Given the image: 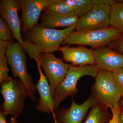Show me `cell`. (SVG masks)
<instances>
[{
    "instance_id": "obj_1",
    "label": "cell",
    "mask_w": 123,
    "mask_h": 123,
    "mask_svg": "<svg viewBox=\"0 0 123 123\" xmlns=\"http://www.w3.org/2000/svg\"><path fill=\"white\" fill-rule=\"evenodd\" d=\"M75 29L73 27L63 30L49 29L38 24L26 33L25 38L21 47L28 53L30 59L36 61L40 54L53 53L59 51L61 44Z\"/></svg>"
},
{
    "instance_id": "obj_2",
    "label": "cell",
    "mask_w": 123,
    "mask_h": 123,
    "mask_svg": "<svg viewBox=\"0 0 123 123\" xmlns=\"http://www.w3.org/2000/svg\"><path fill=\"white\" fill-rule=\"evenodd\" d=\"M123 37V33L110 26L104 29L74 31L64 40L62 44L89 46L96 49L110 44Z\"/></svg>"
},
{
    "instance_id": "obj_3",
    "label": "cell",
    "mask_w": 123,
    "mask_h": 123,
    "mask_svg": "<svg viewBox=\"0 0 123 123\" xmlns=\"http://www.w3.org/2000/svg\"><path fill=\"white\" fill-rule=\"evenodd\" d=\"M0 85V92L4 99L0 112L5 117L11 115L16 119L22 112L24 100L29 96L28 91L20 80L11 77Z\"/></svg>"
},
{
    "instance_id": "obj_4",
    "label": "cell",
    "mask_w": 123,
    "mask_h": 123,
    "mask_svg": "<svg viewBox=\"0 0 123 123\" xmlns=\"http://www.w3.org/2000/svg\"><path fill=\"white\" fill-rule=\"evenodd\" d=\"M99 69L95 64L84 66H76L71 65L66 76L55 89L53 101L56 109L60 103L68 96H73L78 92L77 85L81 77L90 76L95 78Z\"/></svg>"
},
{
    "instance_id": "obj_5",
    "label": "cell",
    "mask_w": 123,
    "mask_h": 123,
    "mask_svg": "<svg viewBox=\"0 0 123 123\" xmlns=\"http://www.w3.org/2000/svg\"><path fill=\"white\" fill-rule=\"evenodd\" d=\"M98 103L110 109L119 104L122 97L115 84L112 72L99 69L92 88Z\"/></svg>"
},
{
    "instance_id": "obj_6",
    "label": "cell",
    "mask_w": 123,
    "mask_h": 123,
    "mask_svg": "<svg viewBox=\"0 0 123 123\" xmlns=\"http://www.w3.org/2000/svg\"><path fill=\"white\" fill-rule=\"evenodd\" d=\"M6 56L13 76L19 78L26 88L31 99L35 102L36 87L27 72L25 54L18 43L13 42L9 46Z\"/></svg>"
},
{
    "instance_id": "obj_7",
    "label": "cell",
    "mask_w": 123,
    "mask_h": 123,
    "mask_svg": "<svg viewBox=\"0 0 123 123\" xmlns=\"http://www.w3.org/2000/svg\"><path fill=\"white\" fill-rule=\"evenodd\" d=\"M37 64L43 69L49 81L53 99L56 86L63 80L71 64L64 63L52 53L40 54Z\"/></svg>"
},
{
    "instance_id": "obj_8",
    "label": "cell",
    "mask_w": 123,
    "mask_h": 123,
    "mask_svg": "<svg viewBox=\"0 0 123 123\" xmlns=\"http://www.w3.org/2000/svg\"><path fill=\"white\" fill-rule=\"evenodd\" d=\"M111 7L109 5L94 4L88 13L79 18L76 31L98 30L110 26Z\"/></svg>"
},
{
    "instance_id": "obj_9",
    "label": "cell",
    "mask_w": 123,
    "mask_h": 123,
    "mask_svg": "<svg viewBox=\"0 0 123 123\" xmlns=\"http://www.w3.org/2000/svg\"><path fill=\"white\" fill-rule=\"evenodd\" d=\"M58 0H19L22 10L21 30L26 33L38 24L41 12Z\"/></svg>"
},
{
    "instance_id": "obj_10",
    "label": "cell",
    "mask_w": 123,
    "mask_h": 123,
    "mask_svg": "<svg viewBox=\"0 0 123 123\" xmlns=\"http://www.w3.org/2000/svg\"><path fill=\"white\" fill-rule=\"evenodd\" d=\"M20 9L19 0H1L0 14L12 31L14 38L21 46L24 42L21 35V26L18 15Z\"/></svg>"
},
{
    "instance_id": "obj_11",
    "label": "cell",
    "mask_w": 123,
    "mask_h": 123,
    "mask_svg": "<svg viewBox=\"0 0 123 123\" xmlns=\"http://www.w3.org/2000/svg\"><path fill=\"white\" fill-rule=\"evenodd\" d=\"M94 53L95 64L99 69L112 72L123 68V54L105 46L95 49Z\"/></svg>"
},
{
    "instance_id": "obj_12",
    "label": "cell",
    "mask_w": 123,
    "mask_h": 123,
    "mask_svg": "<svg viewBox=\"0 0 123 123\" xmlns=\"http://www.w3.org/2000/svg\"><path fill=\"white\" fill-rule=\"evenodd\" d=\"M59 51L62 52L64 60L76 66H84L95 64L94 50L84 46L70 47H61Z\"/></svg>"
},
{
    "instance_id": "obj_13",
    "label": "cell",
    "mask_w": 123,
    "mask_h": 123,
    "mask_svg": "<svg viewBox=\"0 0 123 123\" xmlns=\"http://www.w3.org/2000/svg\"><path fill=\"white\" fill-rule=\"evenodd\" d=\"M37 66L40 77L36 87L39 94L40 98L36 108L40 112L48 114L53 113L56 108L51 93L50 85L47 78L43 73L39 65L37 64Z\"/></svg>"
},
{
    "instance_id": "obj_14",
    "label": "cell",
    "mask_w": 123,
    "mask_h": 123,
    "mask_svg": "<svg viewBox=\"0 0 123 123\" xmlns=\"http://www.w3.org/2000/svg\"><path fill=\"white\" fill-rule=\"evenodd\" d=\"M79 18L74 12L61 14L44 11L41 17L40 25L45 28L55 29L59 27H73L76 29Z\"/></svg>"
},
{
    "instance_id": "obj_15",
    "label": "cell",
    "mask_w": 123,
    "mask_h": 123,
    "mask_svg": "<svg viewBox=\"0 0 123 123\" xmlns=\"http://www.w3.org/2000/svg\"><path fill=\"white\" fill-rule=\"evenodd\" d=\"M98 104L97 99L91 95L81 105L73 100L69 108L64 111L61 117L62 123H81L90 108Z\"/></svg>"
},
{
    "instance_id": "obj_16",
    "label": "cell",
    "mask_w": 123,
    "mask_h": 123,
    "mask_svg": "<svg viewBox=\"0 0 123 123\" xmlns=\"http://www.w3.org/2000/svg\"><path fill=\"white\" fill-rule=\"evenodd\" d=\"M119 1L111 6L109 23L110 26L123 34V1Z\"/></svg>"
},
{
    "instance_id": "obj_17",
    "label": "cell",
    "mask_w": 123,
    "mask_h": 123,
    "mask_svg": "<svg viewBox=\"0 0 123 123\" xmlns=\"http://www.w3.org/2000/svg\"><path fill=\"white\" fill-rule=\"evenodd\" d=\"M107 108L98 103L94 106L84 123H109L111 119L108 116Z\"/></svg>"
},
{
    "instance_id": "obj_18",
    "label": "cell",
    "mask_w": 123,
    "mask_h": 123,
    "mask_svg": "<svg viewBox=\"0 0 123 123\" xmlns=\"http://www.w3.org/2000/svg\"><path fill=\"white\" fill-rule=\"evenodd\" d=\"M79 18L85 15L93 6L92 0H64Z\"/></svg>"
},
{
    "instance_id": "obj_19",
    "label": "cell",
    "mask_w": 123,
    "mask_h": 123,
    "mask_svg": "<svg viewBox=\"0 0 123 123\" xmlns=\"http://www.w3.org/2000/svg\"><path fill=\"white\" fill-rule=\"evenodd\" d=\"M43 11L54 12L61 14H68L74 12L73 9L64 0H58L55 4L44 9Z\"/></svg>"
},
{
    "instance_id": "obj_20",
    "label": "cell",
    "mask_w": 123,
    "mask_h": 123,
    "mask_svg": "<svg viewBox=\"0 0 123 123\" xmlns=\"http://www.w3.org/2000/svg\"><path fill=\"white\" fill-rule=\"evenodd\" d=\"M14 38L12 31L7 23L1 17H0V40L3 41L13 40Z\"/></svg>"
},
{
    "instance_id": "obj_21",
    "label": "cell",
    "mask_w": 123,
    "mask_h": 123,
    "mask_svg": "<svg viewBox=\"0 0 123 123\" xmlns=\"http://www.w3.org/2000/svg\"><path fill=\"white\" fill-rule=\"evenodd\" d=\"M112 73L116 85L123 98V68L115 70Z\"/></svg>"
},
{
    "instance_id": "obj_22",
    "label": "cell",
    "mask_w": 123,
    "mask_h": 123,
    "mask_svg": "<svg viewBox=\"0 0 123 123\" xmlns=\"http://www.w3.org/2000/svg\"><path fill=\"white\" fill-rule=\"evenodd\" d=\"M8 62L6 56L0 59V83L8 80L9 68L8 67Z\"/></svg>"
},
{
    "instance_id": "obj_23",
    "label": "cell",
    "mask_w": 123,
    "mask_h": 123,
    "mask_svg": "<svg viewBox=\"0 0 123 123\" xmlns=\"http://www.w3.org/2000/svg\"><path fill=\"white\" fill-rule=\"evenodd\" d=\"M111 109L112 112V117L109 123H122L120 115L121 109L119 104L116 107Z\"/></svg>"
},
{
    "instance_id": "obj_24",
    "label": "cell",
    "mask_w": 123,
    "mask_h": 123,
    "mask_svg": "<svg viewBox=\"0 0 123 123\" xmlns=\"http://www.w3.org/2000/svg\"><path fill=\"white\" fill-rule=\"evenodd\" d=\"M110 48L118 53L123 54V37L110 44Z\"/></svg>"
},
{
    "instance_id": "obj_25",
    "label": "cell",
    "mask_w": 123,
    "mask_h": 123,
    "mask_svg": "<svg viewBox=\"0 0 123 123\" xmlns=\"http://www.w3.org/2000/svg\"><path fill=\"white\" fill-rule=\"evenodd\" d=\"M13 42V40H0V59L6 57V54L9 46Z\"/></svg>"
},
{
    "instance_id": "obj_26",
    "label": "cell",
    "mask_w": 123,
    "mask_h": 123,
    "mask_svg": "<svg viewBox=\"0 0 123 123\" xmlns=\"http://www.w3.org/2000/svg\"><path fill=\"white\" fill-rule=\"evenodd\" d=\"M93 4L109 5L111 6L117 2L114 0H92Z\"/></svg>"
},
{
    "instance_id": "obj_27",
    "label": "cell",
    "mask_w": 123,
    "mask_h": 123,
    "mask_svg": "<svg viewBox=\"0 0 123 123\" xmlns=\"http://www.w3.org/2000/svg\"><path fill=\"white\" fill-rule=\"evenodd\" d=\"M0 123H7L5 117L1 112H0Z\"/></svg>"
},
{
    "instance_id": "obj_28",
    "label": "cell",
    "mask_w": 123,
    "mask_h": 123,
    "mask_svg": "<svg viewBox=\"0 0 123 123\" xmlns=\"http://www.w3.org/2000/svg\"><path fill=\"white\" fill-rule=\"evenodd\" d=\"M9 123H18L16 120V119L12 117L10 120Z\"/></svg>"
},
{
    "instance_id": "obj_29",
    "label": "cell",
    "mask_w": 123,
    "mask_h": 123,
    "mask_svg": "<svg viewBox=\"0 0 123 123\" xmlns=\"http://www.w3.org/2000/svg\"><path fill=\"white\" fill-rule=\"evenodd\" d=\"M120 107L121 110L123 111V98H121L119 103Z\"/></svg>"
},
{
    "instance_id": "obj_30",
    "label": "cell",
    "mask_w": 123,
    "mask_h": 123,
    "mask_svg": "<svg viewBox=\"0 0 123 123\" xmlns=\"http://www.w3.org/2000/svg\"><path fill=\"white\" fill-rule=\"evenodd\" d=\"M120 120H121V123H123V110H120Z\"/></svg>"
},
{
    "instance_id": "obj_31",
    "label": "cell",
    "mask_w": 123,
    "mask_h": 123,
    "mask_svg": "<svg viewBox=\"0 0 123 123\" xmlns=\"http://www.w3.org/2000/svg\"><path fill=\"white\" fill-rule=\"evenodd\" d=\"M57 123V120L55 118V123Z\"/></svg>"
}]
</instances>
